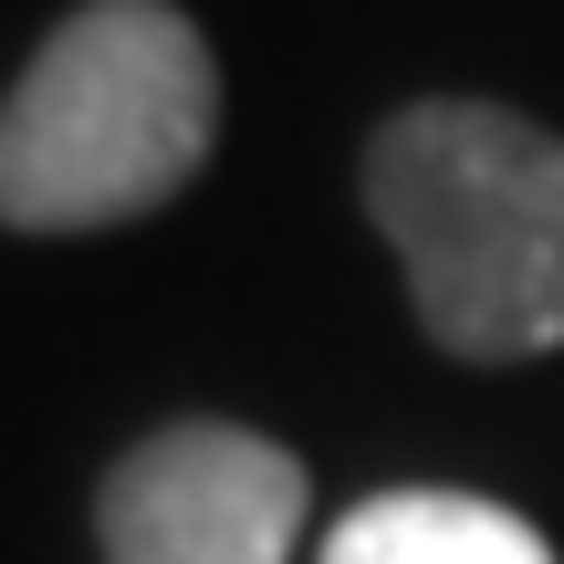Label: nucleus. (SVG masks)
Instances as JSON below:
<instances>
[{"instance_id": "f257e3e1", "label": "nucleus", "mask_w": 564, "mask_h": 564, "mask_svg": "<svg viewBox=\"0 0 564 564\" xmlns=\"http://www.w3.org/2000/svg\"><path fill=\"white\" fill-rule=\"evenodd\" d=\"M366 220L398 241L419 324L470 366L564 345V137L512 105H408L366 147Z\"/></svg>"}, {"instance_id": "f03ea898", "label": "nucleus", "mask_w": 564, "mask_h": 564, "mask_svg": "<svg viewBox=\"0 0 564 564\" xmlns=\"http://www.w3.org/2000/svg\"><path fill=\"white\" fill-rule=\"evenodd\" d=\"M220 137V63L167 0H84L0 105V220L116 230L178 199Z\"/></svg>"}, {"instance_id": "7ed1b4c3", "label": "nucleus", "mask_w": 564, "mask_h": 564, "mask_svg": "<svg viewBox=\"0 0 564 564\" xmlns=\"http://www.w3.org/2000/svg\"><path fill=\"white\" fill-rule=\"evenodd\" d=\"M303 460L262 429L178 419L105 470V564H293L303 544Z\"/></svg>"}, {"instance_id": "20e7f679", "label": "nucleus", "mask_w": 564, "mask_h": 564, "mask_svg": "<svg viewBox=\"0 0 564 564\" xmlns=\"http://www.w3.org/2000/svg\"><path fill=\"white\" fill-rule=\"evenodd\" d=\"M324 564H554V544L470 491H377L324 533Z\"/></svg>"}]
</instances>
